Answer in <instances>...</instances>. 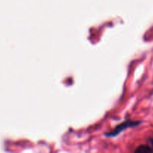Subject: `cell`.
Returning <instances> with one entry per match:
<instances>
[{"instance_id": "cell-1", "label": "cell", "mask_w": 153, "mask_h": 153, "mask_svg": "<svg viewBox=\"0 0 153 153\" xmlns=\"http://www.w3.org/2000/svg\"><path fill=\"white\" fill-rule=\"evenodd\" d=\"M136 152H152L153 147L148 146V145H143V146H140L136 149Z\"/></svg>"}]
</instances>
